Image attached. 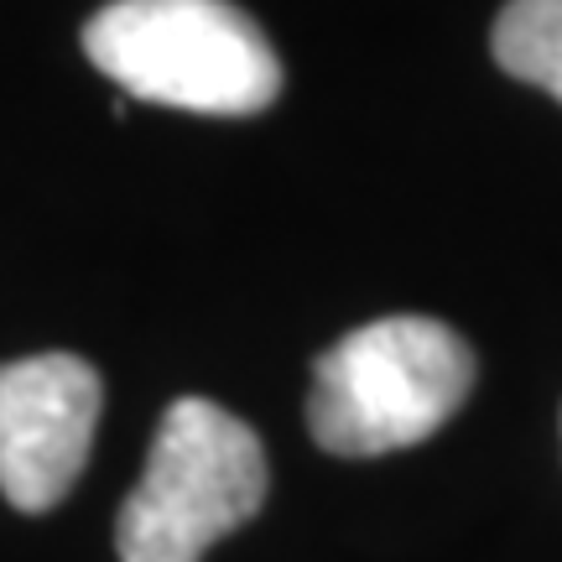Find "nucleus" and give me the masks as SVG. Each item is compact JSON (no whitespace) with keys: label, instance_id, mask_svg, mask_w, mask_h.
<instances>
[{"label":"nucleus","instance_id":"f257e3e1","mask_svg":"<svg viewBox=\"0 0 562 562\" xmlns=\"http://www.w3.org/2000/svg\"><path fill=\"white\" fill-rule=\"evenodd\" d=\"M474 391V349L438 318H375L313 364L307 432L339 459L432 438Z\"/></svg>","mask_w":562,"mask_h":562},{"label":"nucleus","instance_id":"f03ea898","mask_svg":"<svg viewBox=\"0 0 562 562\" xmlns=\"http://www.w3.org/2000/svg\"><path fill=\"white\" fill-rule=\"evenodd\" d=\"M83 53L125 94L199 115H256L281 94V63L229 0H115L83 26Z\"/></svg>","mask_w":562,"mask_h":562},{"label":"nucleus","instance_id":"7ed1b4c3","mask_svg":"<svg viewBox=\"0 0 562 562\" xmlns=\"http://www.w3.org/2000/svg\"><path fill=\"white\" fill-rule=\"evenodd\" d=\"M266 501V448L235 412L182 396L167 406L140 484L115 521L121 562H199Z\"/></svg>","mask_w":562,"mask_h":562},{"label":"nucleus","instance_id":"20e7f679","mask_svg":"<svg viewBox=\"0 0 562 562\" xmlns=\"http://www.w3.org/2000/svg\"><path fill=\"white\" fill-rule=\"evenodd\" d=\"M100 375L79 355L0 364V495L42 516L83 474L100 427Z\"/></svg>","mask_w":562,"mask_h":562},{"label":"nucleus","instance_id":"39448f33","mask_svg":"<svg viewBox=\"0 0 562 562\" xmlns=\"http://www.w3.org/2000/svg\"><path fill=\"white\" fill-rule=\"evenodd\" d=\"M495 63L562 104V0H510L495 21Z\"/></svg>","mask_w":562,"mask_h":562}]
</instances>
